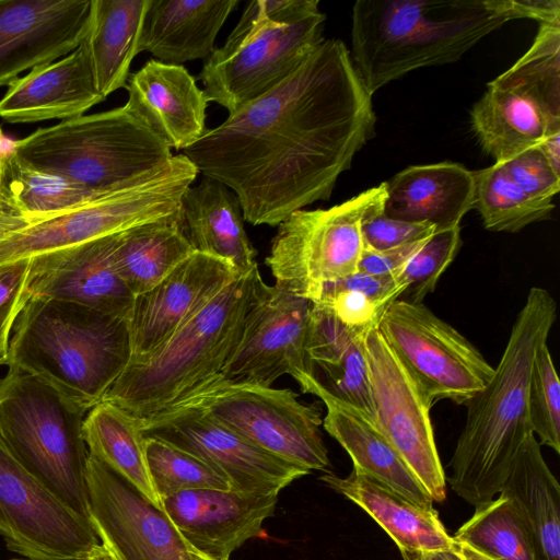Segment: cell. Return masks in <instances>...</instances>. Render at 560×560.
<instances>
[{
	"label": "cell",
	"instance_id": "35",
	"mask_svg": "<svg viewBox=\"0 0 560 560\" xmlns=\"http://www.w3.org/2000/svg\"><path fill=\"white\" fill-rule=\"evenodd\" d=\"M98 197L73 182L20 160L11 150L2 158L0 203L24 218L49 215Z\"/></svg>",
	"mask_w": 560,
	"mask_h": 560
},
{
	"label": "cell",
	"instance_id": "43",
	"mask_svg": "<svg viewBox=\"0 0 560 560\" xmlns=\"http://www.w3.org/2000/svg\"><path fill=\"white\" fill-rule=\"evenodd\" d=\"M31 259L0 265V354L8 357L10 334L31 298Z\"/></svg>",
	"mask_w": 560,
	"mask_h": 560
},
{
	"label": "cell",
	"instance_id": "8",
	"mask_svg": "<svg viewBox=\"0 0 560 560\" xmlns=\"http://www.w3.org/2000/svg\"><path fill=\"white\" fill-rule=\"evenodd\" d=\"M10 150L38 170L96 196L122 188L164 165L171 149L125 106L35 130Z\"/></svg>",
	"mask_w": 560,
	"mask_h": 560
},
{
	"label": "cell",
	"instance_id": "36",
	"mask_svg": "<svg viewBox=\"0 0 560 560\" xmlns=\"http://www.w3.org/2000/svg\"><path fill=\"white\" fill-rule=\"evenodd\" d=\"M472 209L486 230L515 233L530 223L550 218L552 201L527 195L505 172L501 163L472 172Z\"/></svg>",
	"mask_w": 560,
	"mask_h": 560
},
{
	"label": "cell",
	"instance_id": "33",
	"mask_svg": "<svg viewBox=\"0 0 560 560\" xmlns=\"http://www.w3.org/2000/svg\"><path fill=\"white\" fill-rule=\"evenodd\" d=\"M194 252L179 214L117 233L114 257L120 278L136 298L155 287Z\"/></svg>",
	"mask_w": 560,
	"mask_h": 560
},
{
	"label": "cell",
	"instance_id": "19",
	"mask_svg": "<svg viewBox=\"0 0 560 560\" xmlns=\"http://www.w3.org/2000/svg\"><path fill=\"white\" fill-rule=\"evenodd\" d=\"M91 15L92 0H0V86L73 51Z\"/></svg>",
	"mask_w": 560,
	"mask_h": 560
},
{
	"label": "cell",
	"instance_id": "42",
	"mask_svg": "<svg viewBox=\"0 0 560 560\" xmlns=\"http://www.w3.org/2000/svg\"><path fill=\"white\" fill-rule=\"evenodd\" d=\"M501 163L512 178L530 197L552 201L560 189L556 173L539 145L528 148Z\"/></svg>",
	"mask_w": 560,
	"mask_h": 560
},
{
	"label": "cell",
	"instance_id": "37",
	"mask_svg": "<svg viewBox=\"0 0 560 560\" xmlns=\"http://www.w3.org/2000/svg\"><path fill=\"white\" fill-rule=\"evenodd\" d=\"M404 293L396 277H378L357 271L328 282L313 304L330 312L347 327L369 332L378 327L386 308Z\"/></svg>",
	"mask_w": 560,
	"mask_h": 560
},
{
	"label": "cell",
	"instance_id": "24",
	"mask_svg": "<svg viewBox=\"0 0 560 560\" xmlns=\"http://www.w3.org/2000/svg\"><path fill=\"white\" fill-rule=\"evenodd\" d=\"M105 98L100 93L83 42L67 56L36 67L9 85L0 117L12 124L83 116Z\"/></svg>",
	"mask_w": 560,
	"mask_h": 560
},
{
	"label": "cell",
	"instance_id": "27",
	"mask_svg": "<svg viewBox=\"0 0 560 560\" xmlns=\"http://www.w3.org/2000/svg\"><path fill=\"white\" fill-rule=\"evenodd\" d=\"M385 183L383 214L390 219L439 231L459 225L472 209V172L457 163L408 166Z\"/></svg>",
	"mask_w": 560,
	"mask_h": 560
},
{
	"label": "cell",
	"instance_id": "47",
	"mask_svg": "<svg viewBox=\"0 0 560 560\" xmlns=\"http://www.w3.org/2000/svg\"><path fill=\"white\" fill-rule=\"evenodd\" d=\"M405 560H466L459 552L458 544L454 548L420 551L402 556Z\"/></svg>",
	"mask_w": 560,
	"mask_h": 560
},
{
	"label": "cell",
	"instance_id": "29",
	"mask_svg": "<svg viewBox=\"0 0 560 560\" xmlns=\"http://www.w3.org/2000/svg\"><path fill=\"white\" fill-rule=\"evenodd\" d=\"M237 0H150L139 39V52L180 65L207 59Z\"/></svg>",
	"mask_w": 560,
	"mask_h": 560
},
{
	"label": "cell",
	"instance_id": "41",
	"mask_svg": "<svg viewBox=\"0 0 560 560\" xmlns=\"http://www.w3.org/2000/svg\"><path fill=\"white\" fill-rule=\"evenodd\" d=\"M462 245L460 225L435 231L396 277L406 301L422 303L432 293Z\"/></svg>",
	"mask_w": 560,
	"mask_h": 560
},
{
	"label": "cell",
	"instance_id": "39",
	"mask_svg": "<svg viewBox=\"0 0 560 560\" xmlns=\"http://www.w3.org/2000/svg\"><path fill=\"white\" fill-rule=\"evenodd\" d=\"M145 438L149 471L160 500L186 490L231 489L228 479L199 457L161 439Z\"/></svg>",
	"mask_w": 560,
	"mask_h": 560
},
{
	"label": "cell",
	"instance_id": "32",
	"mask_svg": "<svg viewBox=\"0 0 560 560\" xmlns=\"http://www.w3.org/2000/svg\"><path fill=\"white\" fill-rule=\"evenodd\" d=\"M150 0H92L86 43L96 86L104 98L126 88L139 54L142 23Z\"/></svg>",
	"mask_w": 560,
	"mask_h": 560
},
{
	"label": "cell",
	"instance_id": "49",
	"mask_svg": "<svg viewBox=\"0 0 560 560\" xmlns=\"http://www.w3.org/2000/svg\"><path fill=\"white\" fill-rule=\"evenodd\" d=\"M74 560H119L114 551L100 541L94 545L84 556Z\"/></svg>",
	"mask_w": 560,
	"mask_h": 560
},
{
	"label": "cell",
	"instance_id": "3",
	"mask_svg": "<svg viewBox=\"0 0 560 560\" xmlns=\"http://www.w3.org/2000/svg\"><path fill=\"white\" fill-rule=\"evenodd\" d=\"M352 62L370 95L419 68L457 61L509 22L493 0H358Z\"/></svg>",
	"mask_w": 560,
	"mask_h": 560
},
{
	"label": "cell",
	"instance_id": "2",
	"mask_svg": "<svg viewBox=\"0 0 560 560\" xmlns=\"http://www.w3.org/2000/svg\"><path fill=\"white\" fill-rule=\"evenodd\" d=\"M556 316L551 293L530 288L490 381L466 405L467 418L451 460L448 482L475 508L501 492L518 451L533 433L527 408L532 365Z\"/></svg>",
	"mask_w": 560,
	"mask_h": 560
},
{
	"label": "cell",
	"instance_id": "12",
	"mask_svg": "<svg viewBox=\"0 0 560 560\" xmlns=\"http://www.w3.org/2000/svg\"><path fill=\"white\" fill-rule=\"evenodd\" d=\"M171 406L199 408L255 446L310 472L330 465L320 409L301 402L290 388L234 385L211 377Z\"/></svg>",
	"mask_w": 560,
	"mask_h": 560
},
{
	"label": "cell",
	"instance_id": "53",
	"mask_svg": "<svg viewBox=\"0 0 560 560\" xmlns=\"http://www.w3.org/2000/svg\"><path fill=\"white\" fill-rule=\"evenodd\" d=\"M8 357L0 354V365L7 364Z\"/></svg>",
	"mask_w": 560,
	"mask_h": 560
},
{
	"label": "cell",
	"instance_id": "54",
	"mask_svg": "<svg viewBox=\"0 0 560 560\" xmlns=\"http://www.w3.org/2000/svg\"><path fill=\"white\" fill-rule=\"evenodd\" d=\"M14 560H19V559H14ZM28 560V559H27Z\"/></svg>",
	"mask_w": 560,
	"mask_h": 560
},
{
	"label": "cell",
	"instance_id": "38",
	"mask_svg": "<svg viewBox=\"0 0 560 560\" xmlns=\"http://www.w3.org/2000/svg\"><path fill=\"white\" fill-rule=\"evenodd\" d=\"M453 539L492 560H535L528 532L513 502L502 494L476 506Z\"/></svg>",
	"mask_w": 560,
	"mask_h": 560
},
{
	"label": "cell",
	"instance_id": "14",
	"mask_svg": "<svg viewBox=\"0 0 560 560\" xmlns=\"http://www.w3.org/2000/svg\"><path fill=\"white\" fill-rule=\"evenodd\" d=\"M0 536L28 560H74L101 540L91 522L33 476L0 441Z\"/></svg>",
	"mask_w": 560,
	"mask_h": 560
},
{
	"label": "cell",
	"instance_id": "11",
	"mask_svg": "<svg viewBox=\"0 0 560 560\" xmlns=\"http://www.w3.org/2000/svg\"><path fill=\"white\" fill-rule=\"evenodd\" d=\"M386 198V183L328 209L298 210L278 225L266 265L276 285L317 300L324 284L358 271L361 225Z\"/></svg>",
	"mask_w": 560,
	"mask_h": 560
},
{
	"label": "cell",
	"instance_id": "28",
	"mask_svg": "<svg viewBox=\"0 0 560 560\" xmlns=\"http://www.w3.org/2000/svg\"><path fill=\"white\" fill-rule=\"evenodd\" d=\"M320 479L362 508L389 535L401 556L457 545L433 506L417 504L355 467L345 478L327 472Z\"/></svg>",
	"mask_w": 560,
	"mask_h": 560
},
{
	"label": "cell",
	"instance_id": "25",
	"mask_svg": "<svg viewBox=\"0 0 560 560\" xmlns=\"http://www.w3.org/2000/svg\"><path fill=\"white\" fill-rule=\"evenodd\" d=\"M296 383L302 393L315 395L324 402V429L349 454L353 467L419 505L433 506L425 488L370 417L326 393L307 373Z\"/></svg>",
	"mask_w": 560,
	"mask_h": 560
},
{
	"label": "cell",
	"instance_id": "34",
	"mask_svg": "<svg viewBox=\"0 0 560 560\" xmlns=\"http://www.w3.org/2000/svg\"><path fill=\"white\" fill-rule=\"evenodd\" d=\"M82 436L90 454L162 509L149 471L142 419L103 400L89 410Z\"/></svg>",
	"mask_w": 560,
	"mask_h": 560
},
{
	"label": "cell",
	"instance_id": "30",
	"mask_svg": "<svg viewBox=\"0 0 560 560\" xmlns=\"http://www.w3.org/2000/svg\"><path fill=\"white\" fill-rule=\"evenodd\" d=\"M182 215L195 250L226 260L240 276L257 266L240 200L221 182L203 175L190 186L183 196Z\"/></svg>",
	"mask_w": 560,
	"mask_h": 560
},
{
	"label": "cell",
	"instance_id": "7",
	"mask_svg": "<svg viewBox=\"0 0 560 560\" xmlns=\"http://www.w3.org/2000/svg\"><path fill=\"white\" fill-rule=\"evenodd\" d=\"M198 174L180 153L122 188L49 215L24 218L0 203V265L179 215L183 196Z\"/></svg>",
	"mask_w": 560,
	"mask_h": 560
},
{
	"label": "cell",
	"instance_id": "15",
	"mask_svg": "<svg viewBox=\"0 0 560 560\" xmlns=\"http://www.w3.org/2000/svg\"><path fill=\"white\" fill-rule=\"evenodd\" d=\"M374 423L433 501L446 497V479L430 418L431 404L377 328L365 339Z\"/></svg>",
	"mask_w": 560,
	"mask_h": 560
},
{
	"label": "cell",
	"instance_id": "10",
	"mask_svg": "<svg viewBox=\"0 0 560 560\" xmlns=\"http://www.w3.org/2000/svg\"><path fill=\"white\" fill-rule=\"evenodd\" d=\"M470 122L495 162L560 132V25L539 24L528 50L488 83Z\"/></svg>",
	"mask_w": 560,
	"mask_h": 560
},
{
	"label": "cell",
	"instance_id": "26",
	"mask_svg": "<svg viewBox=\"0 0 560 560\" xmlns=\"http://www.w3.org/2000/svg\"><path fill=\"white\" fill-rule=\"evenodd\" d=\"M369 332L347 327L330 312L311 303L307 374L326 393L358 408L374 421L375 408L365 352Z\"/></svg>",
	"mask_w": 560,
	"mask_h": 560
},
{
	"label": "cell",
	"instance_id": "13",
	"mask_svg": "<svg viewBox=\"0 0 560 560\" xmlns=\"http://www.w3.org/2000/svg\"><path fill=\"white\" fill-rule=\"evenodd\" d=\"M377 329L431 405H467L493 374L481 352L422 303L394 301Z\"/></svg>",
	"mask_w": 560,
	"mask_h": 560
},
{
	"label": "cell",
	"instance_id": "51",
	"mask_svg": "<svg viewBox=\"0 0 560 560\" xmlns=\"http://www.w3.org/2000/svg\"><path fill=\"white\" fill-rule=\"evenodd\" d=\"M189 548V547H188ZM189 553L192 558V560H214V559H211L202 553H200L199 551L197 550H194L191 548H189Z\"/></svg>",
	"mask_w": 560,
	"mask_h": 560
},
{
	"label": "cell",
	"instance_id": "40",
	"mask_svg": "<svg viewBox=\"0 0 560 560\" xmlns=\"http://www.w3.org/2000/svg\"><path fill=\"white\" fill-rule=\"evenodd\" d=\"M530 428L539 444L560 453V381L547 346L535 353L527 393Z\"/></svg>",
	"mask_w": 560,
	"mask_h": 560
},
{
	"label": "cell",
	"instance_id": "1",
	"mask_svg": "<svg viewBox=\"0 0 560 560\" xmlns=\"http://www.w3.org/2000/svg\"><path fill=\"white\" fill-rule=\"evenodd\" d=\"M375 124L372 95L346 45L324 39L287 79L206 129L183 154L237 196L245 221L278 226L330 198Z\"/></svg>",
	"mask_w": 560,
	"mask_h": 560
},
{
	"label": "cell",
	"instance_id": "6",
	"mask_svg": "<svg viewBox=\"0 0 560 560\" xmlns=\"http://www.w3.org/2000/svg\"><path fill=\"white\" fill-rule=\"evenodd\" d=\"M317 0L248 2L224 45L205 59V93L232 114L287 79L319 45L326 16Z\"/></svg>",
	"mask_w": 560,
	"mask_h": 560
},
{
	"label": "cell",
	"instance_id": "21",
	"mask_svg": "<svg viewBox=\"0 0 560 560\" xmlns=\"http://www.w3.org/2000/svg\"><path fill=\"white\" fill-rule=\"evenodd\" d=\"M237 277L226 260L195 250L155 287L135 298L128 319L132 358L156 349Z\"/></svg>",
	"mask_w": 560,
	"mask_h": 560
},
{
	"label": "cell",
	"instance_id": "50",
	"mask_svg": "<svg viewBox=\"0 0 560 560\" xmlns=\"http://www.w3.org/2000/svg\"><path fill=\"white\" fill-rule=\"evenodd\" d=\"M457 544H458L459 552L463 555V557L466 560H492L489 557L480 553L479 551L470 548L469 546H467L465 544H459V542H457Z\"/></svg>",
	"mask_w": 560,
	"mask_h": 560
},
{
	"label": "cell",
	"instance_id": "31",
	"mask_svg": "<svg viewBox=\"0 0 560 560\" xmlns=\"http://www.w3.org/2000/svg\"><path fill=\"white\" fill-rule=\"evenodd\" d=\"M499 494L518 512L535 560H560V487L534 433L518 451Z\"/></svg>",
	"mask_w": 560,
	"mask_h": 560
},
{
	"label": "cell",
	"instance_id": "17",
	"mask_svg": "<svg viewBox=\"0 0 560 560\" xmlns=\"http://www.w3.org/2000/svg\"><path fill=\"white\" fill-rule=\"evenodd\" d=\"M145 436L172 443L223 475L232 490L280 492L310 471L255 446L203 410L171 406L142 419Z\"/></svg>",
	"mask_w": 560,
	"mask_h": 560
},
{
	"label": "cell",
	"instance_id": "16",
	"mask_svg": "<svg viewBox=\"0 0 560 560\" xmlns=\"http://www.w3.org/2000/svg\"><path fill=\"white\" fill-rule=\"evenodd\" d=\"M311 302L261 279L237 346L217 380L270 387L282 375L307 373L306 339Z\"/></svg>",
	"mask_w": 560,
	"mask_h": 560
},
{
	"label": "cell",
	"instance_id": "22",
	"mask_svg": "<svg viewBox=\"0 0 560 560\" xmlns=\"http://www.w3.org/2000/svg\"><path fill=\"white\" fill-rule=\"evenodd\" d=\"M116 234L31 258L28 292L129 319L135 296L114 257Z\"/></svg>",
	"mask_w": 560,
	"mask_h": 560
},
{
	"label": "cell",
	"instance_id": "18",
	"mask_svg": "<svg viewBox=\"0 0 560 560\" xmlns=\"http://www.w3.org/2000/svg\"><path fill=\"white\" fill-rule=\"evenodd\" d=\"M85 481L90 522L119 560H192L162 509L90 453Z\"/></svg>",
	"mask_w": 560,
	"mask_h": 560
},
{
	"label": "cell",
	"instance_id": "5",
	"mask_svg": "<svg viewBox=\"0 0 560 560\" xmlns=\"http://www.w3.org/2000/svg\"><path fill=\"white\" fill-rule=\"evenodd\" d=\"M261 279L257 265L233 280L156 349L132 358L103 400L147 419L218 375L240 341Z\"/></svg>",
	"mask_w": 560,
	"mask_h": 560
},
{
	"label": "cell",
	"instance_id": "44",
	"mask_svg": "<svg viewBox=\"0 0 560 560\" xmlns=\"http://www.w3.org/2000/svg\"><path fill=\"white\" fill-rule=\"evenodd\" d=\"M383 205L363 220L361 234L365 247L384 250L430 237L436 230L428 223H410L383 214Z\"/></svg>",
	"mask_w": 560,
	"mask_h": 560
},
{
	"label": "cell",
	"instance_id": "45",
	"mask_svg": "<svg viewBox=\"0 0 560 560\" xmlns=\"http://www.w3.org/2000/svg\"><path fill=\"white\" fill-rule=\"evenodd\" d=\"M425 240L384 250L364 246L358 264V271L378 277H397Z\"/></svg>",
	"mask_w": 560,
	"mask_h": 560
},
{
	"label": "cell",
	"instance_id": "23",
	"mask_svg": "<svg viewBox=\"0 0 560 560\" xmlns=\"http://www.w3.org/2000/svg\"><path fill=\"white\" fill-rule=\"evenodd\" d=\"M124 105L170 149L184 151L206 131L209 104L184 66L150 59L129 75Z\"/></svg>",
	"mask_w": 560,
	"mask_h": 560
},
{
	"label": "cell",
	"instance_id": "48",
	"mask_svg": "<svg viewBox=\"0 0 560 560\" xmlns=\"http://www.w3.org/2000/svg\"><path fill=\"white\" fill-rule=\"evenodd\" d=\"M556 173L560 174V132L538 144Z\"/></svg>",
	"mask_w": 560,
	"mask_h": 560
},
{
	"label": "cell",
	"instance_id": "4",
	"mask_svg": "<svg viewBox=\"0 0 560 560\" xmlns=\"http://www.w3.org/2000/svg\"><path fill=\"white\" fill-rule=\"evenodd\" d=\"M7 365L50 384L89 412L132 358L128 318L31 296L14 324Z\"/></svg>",
	"mask_w": 560,
	"mask_h": 560
},
{
	"label": "cell",
	"instance_id": "20",
	"mask_svg": "<svg viewBox=\"0 0 560 560\" xmlns=\"http://www.w3.org/2000/svg\"><path fill=\"white\" fill-rule=\"evenodd\" d=\"M279 492L196 489L161 500L162 511L187 546L214 560L230 556L248 539L262 535Z\"/></svg>",
	"mask_w": 560,
	"mask_h": 560
},
{
	"label": "cell",
	"instance_id": "9",
	"mask_svg": "<svg viewBox=\"0 0 560 560\" xmlns=\"http://www.w3.org/2000/svg\"><path fill=\"white\" fill-rule=\"evenodd\" d=\"M85 413L35 375L9 368L0 376V441L63 503L90 521Z\"/></svg>",
	"mask_w": 560,
	"mask_h": 560
},
{
	"label": "cell",
	"instance_id": "46",
	"mask_svg": "<svg viewBox=\"0 0 560 560\" xmlns=\"http://www.w3.org/2000/svg\"><path fill=\"white\" fill-rule=\"evenodd\" d=\"M509 20L532 19L539 24L560 25L559 0H493Z\"/></svg>",
	"mask_w": 560,
	"mask_h": 560
},
{
	"label": "cell",
	"instance_id": "52",
	"mask_svg": "<svg viewBox=\"0 0 560 560\" xmlns=\"http://www.w3.org/2000/svg\"><path fill=\"white\" fill-rule=\"evenodd\" d=\"M3 140H4V138H3V135H2V130L0 128V177H1L2 158H3V154L7 151L2 147Z\"/></svg>",
	"mask_w": 560,
	"mask_h": 560
}]
</instances>
